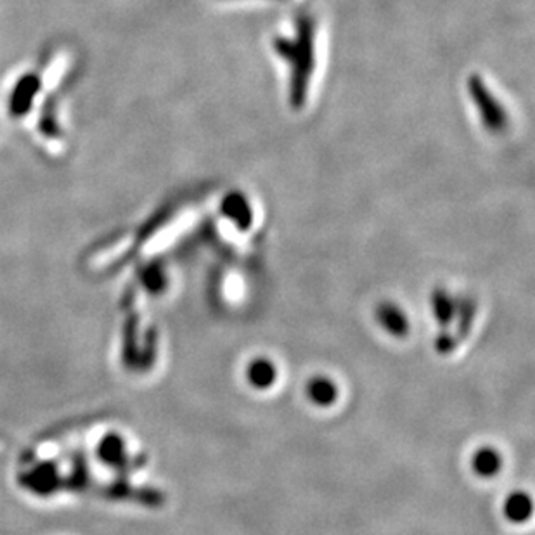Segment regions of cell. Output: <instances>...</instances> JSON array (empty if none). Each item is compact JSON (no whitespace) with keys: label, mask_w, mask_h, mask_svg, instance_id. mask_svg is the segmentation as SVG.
Listing matches in <instances>:
<instances>
[{"label":"cell","mask_w":535,"mask_h":535,"mask_svg":"<svg viewBox=\"0 0 535 535\" xmlns=\"http://www.w3.org/2000/svg\"><path fill=\"white\" fill-rule=\"evenodd\" d=\"M376 319L381 329L395 338H402L409 333V319L399 305L385 302L376 310Z\"/></svg>","instance_id":"3"},{"label":"cell","mask_w":535,"mask_h":535,"mask_svg":"<svg viewBox=\"0 0 535 535\" xmlns=\"http://www.w3.org/2000/svg\"><path fill=\"white\" fill-rule=\"evenodd\" d=\"M278 368L272 360H268L266 357H258L255 360H251L247 369V379L255 390H268L274 387L276 379H278Z\"/></svg>","instance_id":"6"},{"label":"cell","mask_w":535,"mask_h":535,"mask_svg":"<svg viewBox=\"0 0 535 535\" xmlns=\"http://www.w3.org/2000/svg\"><path fill=\"white\" fill-rule=\"evenodd\" d=\"M224 210L227 217L234 220L237 226L247 227L250 224L251 210L248 203L241 197H229L224 205Z\"/></svg>","instance_id":"8"},{"label":"cell","mask_w":535,"mask_h":535,"mask_svg":"<svg viewBox=\"0 0 535 535\" xmlns=\"http://www.w3.org/2000/svg\"><path fill=\"white\" fill-rule=\"evenodd\" d=\"M305 393L310 404L318 408H331L338 400V385L329 376H312L307 381Z\"/></svg>","instance_id":"4"},{"label":"cell","mask_w":535,"mask_h":535,"mask_svg":"<svg viewBox=\"0 0 535 535\" xmlns=\"http://www.w3.org/2000/svg\"><path fill=\"white\" fill-rule=\"evenodd\" d=\"M471 469L480 479L498 477L502 469V456L496 447L483 446L471 458Z\"/></svg>","instance_id":"5"},{"label":"cell","mask_w":535,"mask_h":535,"mask_svg":"<svg viewBox=\"0 0 535 535\" xmlns=\"http://www.w3.org/2000/svg\"><path fill=\"white\" fill-rule=\"evenodd\" d=\"M468 87H469L471 101L475 103L477 111L482 116L483 126L492 132L502 130L506 126V120H508L506 111H504V106L500 105V99L485 86L482 76H477V75L471 76Z\"/></svg>","instance_id":"2"},{"label":"cell","mask_w":535,"mask_h":535,"mask_svg":"<svg viewBox=\"0 0 535 535\" xmlns=\"http://www.w3.org/2000/svg\"><path fill=\"white\" fill-rule=\"evenodd\" d=\"M502 513L511 523H523L532 515V500L525 492H513L504 500Z\"/></svg>","instance_id":"7"},{"label":"cell","mask_w":535,"mask_h":535,"mask_svg":"<svg viewBox=\"0 0 535 535\" xmlns=\"http://www.w3.org/2000/svg\"><path fill=\"white\" fill-rule=\"evenodd\" d=\"M276 54L291 68V101L295 106L304 105L310 76L316 66V25L308 18L297 21L295 35L279 36L274 42Z\"/></svg>","instance_id":"1"}]
</instances>
